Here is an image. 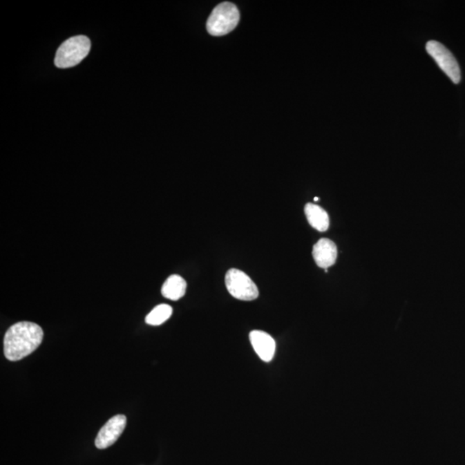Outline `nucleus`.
<instances>
[{
    "label": "nucleus",
    "mask_w": 465,
    "mask_h": 465,
    "mask_svg": "<svg viewBox=\"0 0 465 465\" xmlns=\"http://www.w3.org/2000/svg\"><path fill=\"white\" fill-rule=\"evenodd\" d=\"M44 331L39 325L20 321L7 330L3 339V352L10 361H19L39 348Z\"/></svg>",
    "instance_id": "obj_1"
},
{
    "label": "nucleus",
    "mask_w": 465,
    "mask_h": 465,
    "mask_svg": "<svg viewBox=\"0 0 465 465\" xmlns=\"http://www.w3.org/2000/svg\"><path fill=\"white\" fill-rule=\"evenodd\" d=\"M91 50V41L85 36L69 38L58 48L55 64L59 68H73L82 62Z\"/></svg>",
    "instance_id": "obj_2"
},
{
    "label": "nucleus",
    "mask_w": 465,
    "mask_h": 465,
    "mask_svg": "<svg viewBox=\"0 0 465 465\" xmlns=\"http://www.w3.org/2000/svg\"><path fill=\"white\" fill-rule=\"evenodd\" d=\"M240 21V12L236 5L223 2L216 7L209 17L207 30L212 36L222 37L236 29Z\"/></svg>",
    "instance_id": "obj_3"
},
{
    "label": "nucleus",
    "mask_w": 465,
    "mask_h": 465,
    "mask_svg": "<svg viewBox=\"0 0 465 465\" xmlns=\"http://www.w3.org/2000/svg\"><path fill=\"white\" fill-rule=\"evenodd\" d=\"M227 289L234 298L253 301L258 296V290L254 282L238 269H230L225 277Z\"/></svg>",
    "instance_id": "obj_4"
},
{
    "label": "nucleus",
    "mask_w": 465,
    "mask_h": 465,
    "mask_svg": "<svg viewBox=\"0 0 465 465\" xmlns=\"http://www.w3.org/2000/svg\"><path fill=\"white\" fill-rule=\"evenodd\" d=\"M426 50L435 59L439 68L443 70V72L452 79L453 83L459 84L460 82L459 65L456 58L453 57L452 52L436 41H429L426 44Z\"/></svg>",
    "instance_id": "obj_5"
},
{
    "label": "nucleus",
    "mask_w": 465,
    "mask_h": 465,
    "mask_svg": "<svg viewBox=\"0 0 465 465\" xmlns=\"http://www.w3.org/2000/svg\"><path fill=\"white\" fill-rule=\"evenodd\" d=\"M127 418L124 415H117L111 418L100 429L95 440L97 449H106L113 446L120 438L124 431Z\"/></svg>",
    "instance_id": "obj_6"
},
{
    "label": "nucleus",
    "mask_w": 465,
    "mask_h": 465,
    "mask_svg": "<svg viewBox=\"0 0 465 465\" xmlns=\"http://www.w3.org/2000/svg\"><path fill=\"white\" fill-rule=\"evenodd\" d=\"M252 345L255 352L264 362H271L274 358L276 343L274 339L265 332L260 330L252 331L249 334Z\"/></svg>",
    "instance_id": "obj_7"
},
{
    "label": "nucleus",
    "mask_w": 465,
    "mask_h": 465,
    "mask_svg": "<svg viewBox=\"0 0 465 465\" xmlns=\"http://www.w3.org/2000/svg\"><path fill=\"white\" fill-rule=\"evenodd\" d=\"M338 250L336 245L330 239H321L313 247V257L318 267L328 270L336 262Z\"/></svg>",
    "instance_id": "obj_8"
},
{
    "label": "nucleus",
    "mask_w": 465,
    "mask_h": 465,
    "mask_svg": "<svg viewBox=\"0 0 465 465\" xmlns=\"http://www.w3.org/2000/svg\"><path fill=\"white\" fill-rule=\"evenodd\" d=\"M307 222L311 227L320 232L326 231L330 228V216L319 205L307 204L304 208Z\"/></svg>",
    "instance_id": "obj_9"
},
{
    "label": "nucleus",
    "mask_w": 465,
    "mask_h": 465,
    "mask_svg": "<svg viewBox=\"0 0 465 465\" xmlns=\"http://www.w3.org/2000/svg\"><path fill=\"white\" fill-rule=\"evenodd\" d=\"M187 286V282L183 278L178 275H172L164 283L162 293L167 299L180 300L184 296Z\"/></svg>",
    "instance_id": "obj_10"
},
{
    "label": "nucleus",
    "mask_w": 465,
    "mask_h": 465,
    "mask_svg": "<svg viewBox=\"0 0 465 465\" xmlns=\"http://www.w3.org/2000/svg\"><path fill=\"white\" fill-rule=\"evenodd\" d=\"M172 314V307L167 305V304H160L146 316V323L151 325V326H159V325H162L169 320Z\"/></svg>",
    "instance_id": "obj_11"
},
{
    "label": "nucleus",
    "mask_w": 465,
    "mask_h": 465,
    "mask_svg": "<svg viewBox=\"0 0 465 465\" xmlns=\"http://www.w3.org/2000/svg\"><path fill=\"white\" fill-rule=\"evenodd\" d=\"M318 200H319V198H314V201H318Z\"/></svg>",
    "instance_id": "obj_12"
}]
</instances>
